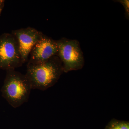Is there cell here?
Wrapping results in <instances>:
<instances>
[{"label": "cell", "instance_id": "obj_1", "mask_svg": "<svg viewBox=\"0 0 129 129\" xmlns=\"http://www.w3.org/2000/svg\"><path fill=\"white\" fill-rule=\"evenodd\" d=\"M63 73L62 62L55 56L40 64L28 63L25 75L32 89L45 91L55 85Z\"/></svg>", "mask_w": 129, "mask_h": 129}, {"label": "cell", "instance_id": "obj_2", "mask_svg": "<svg viewBox=\"0 0 129 129\" xmlns=\"http://www.w3.org/2000/svg\"><path fill=\"white\" fill-rule=\"evenodd\" d=\"M32 89L25 74L14 69L6 70L1 92L2 96L12 107L17 108L27 102Z\"/></svg>", "mask_w": 129, "mask_h": 129}, {"label": "cell", "instance_id": "obj_3", "mask_svg": "<svg viewBox=\"0 0 129 129\" xmlns=\"http://www.w3.org/2000/svg\"><path fill=\"white\" fill-rule=\"evenodd\" d=\"M57 42V56L62 62L64 73L82 69L85 59L78 41L63 37Z\"/></svg>", "mask_w": 129, "mask_h": 129}, {"label": "cell", "instance_id": "obj_4", "mask_svg": "<svg viewBox=\"0 0 129 129\" xmlns=\"http://www.w3.org/2000/svg\"><path fill=\"white\" fill-rule=\"evenodd\" d=\"M23 64L15 36L11 33L0 35V69H15Z\"/></svg>", "mask_w": 129, "mask_h": 129}, {"label": "cell", "instance_id": "obj_5", "mask_svg": "<svg viewBox=\"0 0 129 129\" xmlns=\"http://www.w3.org/2000/svg\"><path fill=\"white\" fill-rule=\"evenodd\" d=\"M58 52L57 40L44 34L32 48L28 63L38 64L45 62L57 56Z\"/></svg>", "mask_w": 129, "mask_h": 129}, {"label": "cell", "instance_id": "obj_6", "mask_svg": "<svg viewBox=\"0 0 129 129\" xmlns=\"http://www.w3.org/2000/svg\"><path fill=\"white\" fill-rule=\"evenodd\" d=\"M17 39L24 64L28 62L32 48L44 34L30 27L12 30Z\"/></svg>", "mask_w": 129, "mask_h": 129}, {"label": "cell", "instance_id": "obj_7", "mask_svg": "<svg viewBox=\"0 0 129 129\" xmlns=\"http://www.w3.org/2000/svg\"><path fill=\"white\" fill-rule=\"evenodd\" d=\"M104 129H129V122L113 119L109 122Z\"/></svg>", "mask_w": 129, "mask_h": 129}, {"label": "cell", "instance_id": "obj_8", "mask_svg": "<svg viewBox=\"0 0 129 129\" xmlns=\"http://www.w3.org/2000/svg\"><path fill=\"white\" fill-rule=\"evenodd\" d=\"M117 2L121 3L124 7L125 11V17L127 19L129 18V0H119L117 1Z\"/></svg>", "mask_w": 129, "mask_h": 129}, {"label": "cell", "instance_id": "obj_9", "mask_svg": "<svg viewBox=\"0 0 129 129\" xmlns=\"http://www.w3.org/2000/svg\"><path fill=\"white\" fill-rule=\"evenodd\" d=\"M4 2H5L4 1H1L0 0V14L1 13L3 8V7H4Z\"/></svg>", "mask_w": 129, "mask_h": 129}]
</instances>
